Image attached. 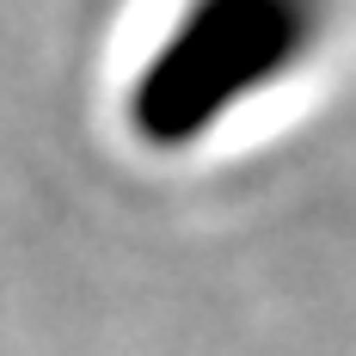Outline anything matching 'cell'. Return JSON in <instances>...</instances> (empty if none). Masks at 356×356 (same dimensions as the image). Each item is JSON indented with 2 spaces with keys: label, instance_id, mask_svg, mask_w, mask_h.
<instances>
[{
  "label": "cell",
  "instance_id": "6da1fadb",
  "mask_svg": "<svg viewBox=\"0 0 356 356\" xmlns=\"http://www.w3.org/2000/svg\"><path fill=\"white\" fill-rule=\"evenodd\" d=\"M320 0H197L142 68L129 123L147 142H191L270 74L301 62Z\"/></svg>",
  "mask_w": 356,
  "mask_h": 356
}]
</instances>
